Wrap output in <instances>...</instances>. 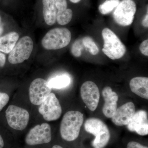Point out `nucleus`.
Segmentation results:
<instances>
[{
	"mask_svg": "<svg viewBox=\"0 0 148 148\" xmlns=\"http://www.w3.org/2000/svg\"><path fill=\"white\" fill-rule=\"evenodd\" d=\"M83 122V114L80 112H67L60 124V134L62 140L67 143H73L77 140Z\"/></svg>",
	"mask_w": 148,
	"mask_h": 148,
	"instance_id": "f257e3e1",
	"label": "nucleus"
},
{
	"mask_svg": "<svg viewBox=\"0 0 148 148\" xmlns=\"http://www.w3.org/2000/svg\"><path fill=\"white\" fill-rule=\"evenodd\" d=\"M84 128L86 132L95 137L91 143L93 148H104L110 140L108 127L99 119L90 118L88 119L85 122Z\"/></svg>",
	"mask_w": 148,
	"mask_h": 148,
	"instance_id": "f03ea898",
	"label": "nucleus"
},
{
	"mask_svg": "<svg viewBox=\"0 0 148 148\" xmlns=\"http://www.w3.org/2000/svg\"><path fill=\"white\" fill-rule=\"evenodd\" d=\"M71 39V33L67 28H56L46 34L42 40L43 47L47 50H56L67 46Z\"/></svg>",
	"mask_w": 148,
	"mask_h": 148,
	"instance_id": "7ed1b4c3",
	"label": "nucleus"
},
{
	"mask_svg": "<svg viewBox=\"0 0 148 148\" xmlns=\"http://www.w3.org/2000/svg\"><path fill=\"white\" fill-rule=\"evenodd\" d=\"M102 34L104 42L102 49L103 53L112 60L122 58L125 54L126 49L117 36L108 28L103 29Z\"/></svg>",
	"mask_w": 148,
	"mask_h": 148,
	"instance_id": "20e7f679",
	"label": "nucleus"
},
{
	"mask_svg": "<svg viewBox=\"0 0 148 148\" xmlns=\"http://www.w3.org/2000/svg\"><path fill=\"white\" fill-rule=\"evenodd\" d=\"M52 136L51 127L47 123L37 125L26 135L25 143L29 147L47 145L51 142Z\"/></svg>",
	"mask_w": 148,
	"mask_h": 148,
	"instance_id": "39448f33",
	"label": "nucleus"
},
{
	"mask_svg": "<svg viewBox=\"0 0 148 148\" xmlns=\"http://www.w3.org/2000/svg\"><path fill=\"white\" fill-rule=\"evenodd\" d=\"M5 117L10 127L22 131L29 123L30 114L28 111L14 105L9 106L5 111Z\"/></svg>",
	"mask_w": 148,
	"mask_h": 148,
	"instance_id": "423d86ee",
	"label": "nucleus"
},
{
	"mask_svg": "<svg viewBox=\"0 0 148 148\" xmlns=\"http://www.w3.org/2000/svg\"><path fill=\"white\" fill-rule=\"evenodd\" d=\"M34 48L32 38L28 36L21 38L10 53L8 61L10 64H16L23 63L28 60Z\"/></svg>",
	"mask_w": 148,
	"mask_h": 148,
	"instance_id": "0eeeda50",
	"label": "nucleus"
},
{
	"mask_svg": "<svg viewBox=\"0 0 148 148\" xmlns=\"http://www.w3.org/2000/svg\"><path fill=\"white\" fill-rule=\"evenodd\" d=\"M136 5L132 0H122L113 13L114 20L122 26H128L132 24L136 13Z\"/></svg>",
	"mask_w": 148,
	"mask_h": 148,
	"instance_id": "6e6552de",
	"label": "nucleus"
},
{
	"mask_svg": "<svg viewBox=\"0 0 148 148\" xmlns=\"http://www.w3.org/2000/svg\"><path fill=\"white\" fill-rule=\"evenodd\" d=\"M40 106L39 112L46 121H56L61 117L62 112L61 104L53 92H51Z\"/></svg>",
	"mask_w": 148,
	"mask_h": 148,
	"instance_id": "1a4fd4ad",
	"label": "nucleus"
},
{
	"mask_svg": "<svg viewBox=\"0 0 148 148\" xmlns=\"http://www.w3.org/2000/svg\"><path fill=\"white\" fill-rule=\"evenodd\" d=\"M47 81L42 78H37L31 83L29 89V99L33 105L40 106L51 92Z\"/></svg>",
	"mask_w": 148,
	"mask_h": 148,
	"instance_id": "9d476101",
	"label": "nucleus"
},
{
	"mask_svg": "<svg viewBox=\"0 0 148 148\" xmlns=\"http://www.w3.org/2000/svg\"><path fill=\"white\" fill-rule=\"evenodd\" d=\"M80 94L83 101L88 109L95 111L98 107L100 97L97 85L92 82H86L81 87Z\"/></svg>",
	"mask_w": 148,
	"mask_h": 148,
	"instance_id": "9b49d317",
	"label": "nucleus"
},
{
	"mask_svg": "<svg viewBox=\"0 0 148 148\" xmlns=\"http://www.w3.org/2000/svg\"><path fill=\"white\" fill-rule=\"evenodd\" d=\"M127 125V129L131 132H135L141 136L148 135L147 113L143 110L135 112L132 119Z\"/></svg>",
	"mask_w": 148,
	"mask_h": 148,
	"instance_id": "f8f14e48",
	"label": "nucleus"
},
{
	"mask_svg": "<svg viewBox=\"0 0 148 148\" xmlns=\"http://www.w3.org/2000/svg\"><path fill=\"white\" fill-rule=\"evenodd\" d=\"M135 107L132 102H128L116 109L111 118L114 124L117 126L127 125L135 114Z\"/></svg>",
	"mask_w": 148,
	"mask_h": 148,
	"instance_id": "ddd939ff",
	"label": "nucleus"
},
{
	"mask_svg": "<svg viewBox=\"0 0 148 148\" xmlns=\"http://www.w3.org/2000/svg\"><path fill=\"white\" fill-rule=\"evenodd\" d=\"M102 95L105 101L103 114L106 117L111 118L116 110L118 95L110 86H106L103 88Z\"/></svg>",
	"mask_w": 148,
	"mask_h": 148,
	"instance_id": "4468645a",
	"label": "nucleus"
},
{
	"mask_svg": "<svg viewBox=\"0 0 148 148\" xmlns=\"http://www.w3.org/2000/svg\"><path fill=\"white\" fill-rule=\"evenodd\" d=\"M130 87L133 93L148 100V77H138L133 78L130 82Z\"/></svg>",
	"mask_w": 148,
	"mask_h": 148,
	"instance_id": "2eb2a0df",
	"label": "nucleus"
},
{
	"mask_svg": "<svg viewBox=\"0 0 148 148\" xmlns=\"http://www.w3.org/2000/svg\"><path fill=\"white\" fill-rule=\"evenodd\" d=\"M43 14L46 23L51 26L56 20L57 10L54 0H42Z\"/></svg>",
	"mask_w": 148,
	"mask_h": 148,
	"instance_id": "dca6fc26",
	"label": "nucleus"
},
{
	"mask_svg": "<svg viewBox=\"0 0 148 148\" xmlns=\"http://www.w3.org/2000/svg\"><path fill=\"white\" fill-rule=\"evenodd\" d=\"M19 38L16 32H11L0 37V51L6 53H10L15 46Z\"/></svg>",
	"mask_w": 148,
	"mask_h": 148,
	"instance_id": "f3484780",
	"label": "nucleus"
},
{
	"mask_svg": "<svg viewBox=\"0 0 148 148\" xmlns=\"http://www.w3.org/2000/svg\"><path fill=\"white\" fill-rule=\"evenodd\" d=\"M71 79L67 75L56 76L47 81L48 86L51 88L61 89L68 86L71 84Z\"/></svg>",
	"mask_w": 148,
	"mask_h": 148,
	"instance_id": "a211bd4d",
	"label": "nucleus"
},
{
	"mask_svg": "<svg viewBox=\"0 0 148 148\" xmlns=\"http://www.w3.org/2000/svg\"><path fill=\"white\" fill-rule=\"evenodd\" d=\"M120 0H106L99 6L100 12L103 14L110 13L119 4Z\"/></svg>",
	"mask_w": 148,
	"mask_h": 148,
	"instance_id": "6ab92c4d",
	"label": "nucleus"
},
{
	"mask_svg": "<svg viewBox=\"0 0 148 148\" xmlns=\"http://www.w3.org/2000/svg\"><path fill=\"white\" fill-rule=\"evenodd\" d=\"M73 11L71 9L67 8L66 10L61 12H57L56 20L58 24L65 25L69 24L73 17Z\"/></svg>",
	"mask_w": 148,
	"mask_h": 148,
	"instance_id": "aec40b11",
	"label": "nucleus"
},
{
	"mask_svg": "<svg viewBox=\"0 0 148 148\" xmlns=\"http://www.w3.org/2000/svg\"><path fill=\"white\" fill-rule=\"evenodd\" d=\"M83 44L89 53L92 55L98 54L99 51L98 47L92 38L89 36L85 37L82 39Z\"/></svg>",
	"mask_w": 148,
	"mask_h": 148,
	"instance_id": "412c9836",
	"label": "nucleus"
},
{
	"mask_svg": "<svg viewBox=\"0 0 148 148\" xmlns=\"http://www.w3.org/2000/svg\"><path fill=\"white\" fill-rule=\"evenodd\" d=\"M84 48V47L83 44L82 40H77L73 44L71 49V52L75 57H80L82 55V50Z\"/></svg>",
	"mask_w": 148,
	"mask_h": 148,
	"instance_id": "4be33fe9",
	"label": "nucleus"
},
{
	"mask_svg": "<svg viewBox=\"0 0 148 148\" xmlns=\"http://www.w3.org/2000/svg\"><path fill=\"white\" fill-rule=\"evenodd\" d=\"M54 1L57 12H63L67 9L68 4L66 0H54Z\"/></svg>",
	"mask_w": 148,
	"mask_h": 148,
	"instance_id": "5701e85b",
	"label": "nucleus"
},
{
	"mask_svg": "<svg viewBox=\"0 0 148 148\" xmlns=\"http://www.w3.org/2000/svg\"><path fill=\"white\" fill-rule=\"evenodd\" d=\"M10 98L7 93L0 92V112L8 103Z\"/></svg>",
	"mask_w": 148,
	"mask_h": 148,
	"instance_id": "b1692460",
	"label": "nucleus"
},
{
	"mask_svg": "<svg viewBox=\"0 0 148 148\" xmlns=\"http://www.w3.org/2000/svg\"><path fill=\"white\" fill-rule=\"evenodd\" d=\"M126 148H148V146L145 145L137 141H131L126 145Z\"/></svg>",
	"mask_w": 148,
	"mask_h": 148,
	"instance_id": "393cba45",
	"label": "nucleus"
},
{
	"mask_svg": "<svg viewBox=\"0 0 148 148\" xmlns=\"http://www.w3.org/2000/svg\"><path fill=\"white\" fill-rule=\"evenodd\" d=\"M140 50L141 53L145 56H148V40H145L140 45Z\"/></svg>",
	"mask_w": 148,
	"mask_h": 148,
	"instance_id": "a878e982",
	"label": "nucleus"
},
{
	"mask_svg": "<svg viewBox=\"0 0 148 148\" xmlns=\"http://www.w3.org/2000/svg\"><path fill=\"white\" fill-rule=\"evenodd\" d=\"M6 57L4 54L0 51V67H4L5 64Z\"/></svg>",
	"mask_w": 148,
	"mask_h": 148,
	"instance_id": "bb28decb",
	"label": "nucleus"
},
{
	"mask_svg": "<svg viewBox=\"0 0 148 148\" xmlns=\"http://www.w3.org/2000/svg\"><path fill=\"white\" fill-rule=\"evenodd\" d=\"M142 24L144 27L146 28L148 27V13L146 14L145 17H144V19L142 21Z\"/></svg>",
	"mask_w": 148,
	"mask_h": 148,
	"instance_id": "cd10ccee",
	"label": "nucleus"
},
{
	"mask_svg": "<svg viewBox=\"0 0 148 148\" xmlns=\"http://www.w3.org/2000/svg\"><path fill=\"white\" fill-rule=\"evenodd\" d=\"M4 145V141L1 135L0 134V148H3Z\"/></svg>",
	"mask_w": 148,
	"mask_h": 148,
	"instance_id": "c85d7f7f",
	"label": "nucleus"
},
{
	"mask_svg": "<svg viewBox=\"0 0 148 148\" xmlns=\"http://www.w3.org/2000/svg\"><path fill=\"white\" fill-rule=\"evenodd\" d=\"M3 29L1 24V18L0 16V36L3 34Z\"/></svg>",
	"mask_w": 148,
	"mask_h": 148,
	"instance_id": "c756f323",
	"label": "nucleus"
},
{
	"mask_svg": "<svg viewBox=\"0 0 148 148\" xmlns=\"http://www.w3.org/2000/svg\"><path fill=\"white\" fill-rule=\"evenodd\" d=\"M51 148H65L63 146L61 145H58V144H55L53 145V146L51 147Z\"/></svg>",
	"mask_w": 148,
	"mask_h": 148,
	"instance_id": "7c9ffc66",
	"label": "nucleus"
},
{
	"mask_svg": "<svg viewBox=\"0 0 148 148\" xmlns=\"http://www.w3.org/2000/svg\"><path fill=\"white\" fill-rule=\"evenodd\" d=\"M71 2L73 3H77L79 2L81 0H70Z\"/></svg>",
	"mask_w": 148,
	"mask_h": 148,
	"instance_id": "2f4dec72",
	"label": "nucleus"
}]
</instances>
